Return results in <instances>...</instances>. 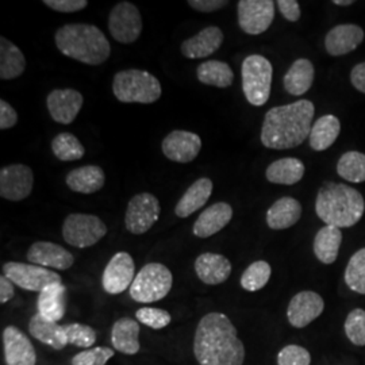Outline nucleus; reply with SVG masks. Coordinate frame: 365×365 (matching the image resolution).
Returning a JSON list of instances; mask_svg holds the SVG:
<instances>
[{"label": "nucleus", "instance_id": "1", "mask_svg": "<svg viewBox=\"0 0 365 365\" xmlns=\"http://www.w3.org/2000/svg\"><path fill=\"white\" fill-rule=\"evenodd\" d=\"M194 354L200 365H242L245 346L225 314L210 313L196 327Z\"/></svg>", "mask_w": 365, "mask_h": 365}, {"label": "nucleus", "instance_id": "2", "mask_svg": "<svg viewBox=\"0 0 365 365\" xmlns=\"http://www.w3.org/2000/svg\"><path fill=\"white\" fill-rule=\"evenodd\" d=\"M315 107L310 101L277 106L264 118L261 143L268 149H291L299 146L310 137Z\"/></svg>", "mask_w": 365, "mask_h": 365}, {"label": "nucleus", "instance_id": "3", "mask_svg": "<svg viewBox=\"0 0 365 365\" xmlns=\"http://www.w3.org/2000/svg\"><path fill=\"white\" fill-rule=\"evenodd\" d=\"M56 46L66 57L87 66H101L108 60L111 45L99 27L69 24L56 31Z\"/></svg>", "mask_w": 365, "mask_h": 365}, {"label": "nucleus", "instance_id": "4", "mask_svg": "<svg viewBox=\"0 0 365 365\" xmlns=\"http://www.w3.org/2000/svg\"><path fill=\"white\" fill-rule=\"evenodd\" d=\"M315 211L329 226L352 227L364 215V197L349 185L325 182L318 191Z\"/></svg>", "mask_w": 365, "mask_h": 365}, {"label": "nucleus", "instance_id": "5", "mask_svg": "<svg viewBox=\"0 0 365 365\" xmlns=\"http://www.w3.org/2000/svg\"><path fill=\"white\" fill-rule=\"evenodd\" d=\"M114 96L122 103L152 105L161 98V84L158 78L148 71L126 69L120 71L113 80Z\"/></svg>", "mask_w": 365, "mask_h": 365}, {"label": "nucleus", "instance_id": "6", "mask_svg": "<svg viewBox=\"0 0 365 365\" xmlns=\"http://www.w3.org/2000/svg\"><path fill=\"white\" fill-rule=\"evenodd\" d=\"M242 75V91L252 106L265 105L271 95L274 68L264 56L252 54L248 56L241 68Z\"/></svg>", "mask_w": 365, "mask_h": 365}, {"label": "nucleus", "instance_id": "7", "mask_svg": "<svg viewBox=\"0 0 365 365\" xmlns=\"http://www.w3.org/2000/svg\"><path fill=\"white\" fill-rule=\"evenodd\" d=\"M173 284L172 272L164 264L150 262L135 274L131 284V299L138 303H153L164 299L170 294Z\"/></svg>", "mask_w": 365, "mask_h": 365}, {"label": "nucleus", "instance_id": "8", "mask_svg": "<svg viewBox=\"0 0 365 365\" xmlns=\"http://www.w3.org/2000/svg\"><path fill=\"white\" fill-rule=\"evenodd\" d=\"M107 235V226L92 214H69L63 225V238L75 248H90Z\"/></svg>", "mask_w": 365, "mask_h": 365}, {"label": "nucleus", "instance_id": "9", "mask_svg": "<svg viewBox=\"0 0 365 365\" xmlns=\"http://www.w3.org/2000/svg\"><path fill=\"white\" fill-rule=\"evenodd\" d=\"M3 276L11 280L18 287L27 291H34L38 294L48 286L61 283L60 274L53 272L48 268L16 261H10L3 265Z\"/></svg>", "mask_w": 365, "mask_h": 365}, {"label": "nucleus", "instance_id": "10", "mask_svg": "<svg viewBox=\"0 0 365 365\" xmlns=\"http://www.w3.org/2000/svg\"><path fill=\"white\" fill-rule=\"evenodd\" d=\"M108 30L119 43L129 45L143 33V16L137 6L130 1H119L108 16Z\"/></svg>", "mask_w": 365, "mask_h": 365}, {"label": "nucleus", "instance_id": "11", "mask_svg": "<svg viewBox=\"0 0 365 365\" xmlns=\"http://www.w3.org/2000/svg\"><path fill=\"white\" fill-rule=\"evenodd\" d=\"M161 206L156 196L141 192L133 196L125 214V226L131 235H145L158 221Z\"/></svg>", "mask_w": 365, "mask_h": 365}, {"label": "nucleus", "instance_id": "12", "mask_svg": "<svg viewBox=\"0 0 365 365\" xmlns=\"http://www.w3.org/2000/svg\"><path fill=\"white\" fill-rule=\"evenodd\" d=\"M238 25L249 36H259L272 25L274 1L272 0H240L237 4Z\"/></svg>", "mask_w": 365, "mask_h": 365}, {"label": "nucleus", "instance_id": "13", "mask_svg": "<svg viewBox=\"0 0 365 365\" xmlns=\"http://www.w3.org/2000/svg\"><path fill=\"white\" fill-rule=\"evenodd\" d=\"M34 175L30 167L13 164L0 170V196L6 200L21 202L31 194Z\"/></svg>", "mask_w": 365, "mask_h": 365}, {"label": "nucleus", "instance_id": "14", "mask_svg": "<svg viewBox=\"0 0 365 365\" xmlns=\"http://www.w3.org/2000/svg\"><path fill=\"white\" fill-rule=\"evenodd\" d=\"M134 260L128 252H118L108 261L102 276V286L107 294L118 295L125 292L135 279Z\"/></svg>", "mask_w": 365, "mask_h": 365}, {"label": "nucleus", "instance_id": "15", "mask_svg": "<svg viewBox=\"0 0 365 365\" xmlns=\"http://www.w3.org/2000/svg\"><path fill=\"white\" fill-rule=\"evenodd\" d=\"M161 149L170 161L188 164L200 153L202 140L192 131L173 130L163 140Z\"/></svg>", "mask_w": 365, "mask_h": 365}, {"label": "nucleus", "instance_id": "16", "mask_svg": "<svg viewBox=\"0 0 365 365\" xmlns=\"http://www.w3.org/2000/svg\"><path fill=\"white\" fill-rule=\"evenodd\" d=\"M324 309L325 302L319 294L314 291H302L288 304V322L294 327L303 329L324 313Z\"/></svg>", "mask_w": 365, "mask_h": 365}, {"label": "nucleus", "instance_id": "17", "mask_svg": "<svg viewBox=\"0 0 365 365\" xmlns=\"http://www.w3.org/2000/svg\"><path fill=\"white\" fill-rule=\"evenodd\" d=\"M84 103V98L73 88L53 90L46 99V107L53 120L60 125H71Z\"/></svg>", "mask_w": 365, "mask_h": 365}, {"label": "nucleus", "instance_id": "18", "mask_svg": "<svg viewBox=\"0 0 365 365\" xmlns=\"http://www.w3.org/2000/svg\"><path fill=\"white\" fill-rule=\"evenodd\" d=\"M4 360L7 365H36L37 354L26 334L16 327L3 330Z\"/></svg>", "mask_w": 365, "mask_h": 365}, {"label": "nucleus", "instance_id": "19", "mask_svg": "<svg viewBox=\"0 0 365 365\" xmlns=\"http://www.w3.org/2000/svg\"><path fill=\"white\" fill-rule=\"evenodd\" d=\"M27 260L34 265H39L43 268H54L60 271L69 269L75 259L71 252L66 248L48 242V241H38L34 242L30 249L27 250Z\"/></svg>", "mask_w": 365, "mask_h": 365}, {"label": "nucleus", "instance_id": "20", "mask_svg": "<svg viewBox=\"0 0 365 365\" xmlns=\"http://www.w3.org/2000/svg\"><path fill=\"white\" fill-rule=\"evenodd\" d=\"M223 43V33L218 26L205 27L196 36L187 38L182 43L180 51L184 57L196 60L206 58L217 52Z\"/></svg>", "mask_w": 365, "mask_h": 365}, {"label": "nucleus", "instance_id": "21", "mask_svg": "<svg viewBox=\"0 0 365 365\" xmlns=\"http://www.w3.org/2000/svg\"><path fill=\"white\" fill-rule=\"evenodd\" d=\"M233 218V207L226 202H218L205 210L196 220L192 233L199 238H209L220 233Z\"/></svg>", "mask_w": 365, "mask_h": 365}, {"label": "nucleus", "instance_id": "22", "mask_svg": "<svg viewBox=\"0 0 365 365\" xmlns=\"http://www.w3.org/2000/svg\"><path fill=\"white\" fill-rule=\"evenodd\" d=\"M195 272L205 284L217 286L230 277L232 264L218 253H203L195 260Z\"/></svg>", "mask_w": 365, "mask_h": 365}, {"label": "nucleus", "instance_id": "23", "mask_svg": "<svg viewBox=\"0 0 365 365\" xmlns=\"http://www.w3.org/2000/svg\"><path fill=\"white\" fill-rule=\"evenodd\" d=\"M364 41V30L357 25H339L327 34L325 48L330 56L353 52Z\"/></svg>", "mask_w": 365, "mask_h": 365}, {"label": "nucleus", "instance_id": "24", "mask_svg": "<svg viewBox=\"0 0 365 365\" xmlns=\"http://www.w3.org/2000/svg\"><path fill=\"white\" fill-rule=\"evenodd\" d=\"M66 182L71 191L90 195L103 188L106 175L103 170L98 165H84L71 170L66 175Z\"/></svg>", "mask_w": 365, "mask_h": 365}, {"label": "nucleus", "instance_id": "25", "mask_svg": "<svg viewBox=\"0 0 365 365\" xmlns=\"http://www.w3.org/2000/svg\"><path fill=\"white\" fill-rule=\"evenodd\" d=\"M212 187L214 185L209 178L197 179L179 199L175 207V214L179 218H187L197 210L202 209L212 194Z\"/></svg>", "mask_w": 365, "mask_h": 365}, {"label": "nucleus", "instance_id": "26", "mask_svg": "<svg viewBox=\"0 0 365 365\" xmlns=\"http://www.w3.org/2000/svg\"><path fill=\"white\" fill-rule=\"evenodd\" d=\"M302 217V205L291 196L280 197L267 211V225L274 230L294 226Z\"/></svg>", "mask_w": 365, "mask_h": 365}, {"label": "nucleus", "instance_id": "27", "mask_svg": "<svg viewBox=\"0 0 365 365\" xmlns=\"http://www.w3.org/2000/svg\"><path fill=\"white\" fill-rule=\"evenodd\" d=\"M29 331L34 339L49 345L54 351H61L68 345L64 327L43 318L38 313L30 319Z\"/></svg>", "mask_w": 365, "mask_h": 365}, {"label": "nucleus", "instance_id": "28", "mask_svg": "<svg viewBox=\"0 0 365 365\" xmlns=\"http://www.w3.org/2000/svg\"><path fill=\"white\" fill-rule=\"evenodd\" d=\"M37 309L39 315L49 321H60L66 310V287L63 283H56L43 288L38 294Z\"/></svg>", "mask_w": 365, "mask_h": 365}, {"label": "nucleus", "instance_id": "29", "mask_svg": "<svg viewBox=\"0 0 365 365\" xmlns=\"http://www.w3.org/2000/svg\"><path fill=\"white\" fill-rule=\"evenodd\" d=\"M140 325L133 318H120L114 324L111 330V344L118 352L135 354L140 352Z\"/></svg>", "mask_w": 365, "mask_h": 365}, {"label": "nucleus", "instance_id": "30", "mask_svg": "<svg viewBox=\"0 0 365 365\" xmlns=\"http://www.w3.org/2000/svg\"><path fill=\"white\" fill-rule=\"evenodd\" d=\"M304 164L299 158L286 157L274 161L265 172V178L269 182L294 185L302 180L304 176Z\"/></svg>", "mask_w": 365, "mask_h": 365}, {"label": "nucleus", "instance_id": "31", "mask_svg": "<svg viewBox=\"0 0 365 365\" xmlns=\"http://www.w3.org/2000/svg\"><path fill=\"white\" fill-rule=\"evenodd\" d=\"M314 71L313 63L307 58H299L294 61L284 76L283 84L288 93L294 96H300L309 91L313 86Z\"/></svg>", "mask_w": 365, "mask_h": 365}, {"label": "nucleus", "instance_id": "32", "mask_svg": "<svg viewBox=\"0 0 365 365\" xmlns=\"http://www.w3.org/2000/svg\"><path fill=\"white\" fill-rule=\"evenodd\" d=\"M26 69V58L21 49L11 41L0 38V78L13 80L19 78Z\"/></svg>", "mask_w": 365, "mask_h": 365}, {"label": "nucleus", "instance_id": "33", "mask_svg": "<svg viewBox=\"0 0 365 365\" xmlns=\"http://www.w3.org/2000/svg\"><path fill=\"white\" fill-rule=\"evenodd\" d=\"M341 242H342V233L339 227L327 225L317 233L314 238L315 257L327 265L333 264L339 257Z\"/></svg>", "mask_w": 365, "mask_h": 365}, {"label": "nucleus", "instance_id": "34", "mask_svg": "<svg viewBox=\"0 0 365 365\" xmlns=\"http://www.w3.org/2000/svg\"><path fill=\"white\" fill-rule=\"evenodd\" d=\"M341 131L339 119L331 114L319 118L310 131V146L317 152L327 150L336 143Z\"/></svg>", "mask_w": 365, "mask_h": 365}, {"label": "nucleus", "instance_id": "35", "mask_svg": "<svg viewBox=\"0 0 365 365\" xmlns=\"http://www.w3.org/2000/svg\"><path fill=\"white\" fill-rule=\"evenodd\" d=\"M196 78L202 84L227 88L235 81V73L229 64L218 60H210L197 66Z\"/></svg>", "mask_w": 365, "mask_h": 365}, {"label": "nucleus", "instance_id": "36", "mask_svg": "<svg viewBox=\"0 0 365 365\" xmlns=\"http://www.w3.org/2000/svg\"><path fill=\"white\" fill-rule=\"evenodd\" d=\"M52 152L60 161H76L86 155L83 144L71 133H60L53 138Z\"/></svg>", "mask_w": 365, "mask_h": 365}, {"label": "nucleus", "instance_id": "37", "mask_svg": "<svg viewBox=\"0 0 365 365\" xmlns=\"http://www.w3.org/2000/svg\"><path fill=\"white\" fill-rule=\"evenodd\" d=\"M339 176L348 182H365V155L360 152H346L339 157L337 164Z\"/></svg>", "mask_w": 365, "mask_h": 365}, {"label": "nucleus", "instance_id": "38", "mask_svg": "<svg viewBox=\"0 0 365 365\" xmlns=\"http://www.w3.org/2000/svg\"><path fill=\"white\" fill-rule=\"evenodd\" d=\"M271 274L272 269L267 261H256L250 264L241 276V286L249 292L260 291L269 282Z\"/></svg>", "mask_w": 365, "mask_h": 365}, {"label": "nucleus", "instance_id": "39", "mask_svg": "<svg viewBox=\"0 0 365 365\" xmlns=\"http://www.w3.org/2000/svg\"><path fill=\"white\" fill-rule=\"evenodd\" d=\"M345 283L354 292L365 295V248L351 257L345 269Z\"/></svg>", "mask_w": 365, "mask_h": 365}, {"label": "nucleus", "instance_id": "40", "mask_svg": "<svg viewBox=\"0 0 365 365\" xmlns=\"http://www.w3.org/2000/svg\"><path fill=\"white\" fill-rule=\"evenodd\" d=\"M345 333L351 342L357 346L365 345V310L354 309L345 321Z\"/></svg>", "mask_w": 365, "mask_h": 365}, {"label": "nucleus", "instance_id": "41", "mask_svg": "<svg viewBox=\"0 0 365 365\" xmlns=\"http://www.w3.org/2000/svg\"><path fill=\"white\" fill-rule=\"evenodd\" d=\"M68 344L78 348H91L96 342V331L91 327L81 324L64 325Z\"/></svg>", "mask_w": 365, "mask_h": 365}, {"label": "nucleus", "instance_id": "42", "mask_svg": "<svg viewBox=\"0 0 365 365\" xmlns=\"http://www.w3.org/2000/svg\"><path fill=\"white\" fill-rule=\"evenodd\" d=\"M135 318L138 322L144 324L146 327H152L155 330H160L168 327L170 324V314L163 309L155 307H143L137 310Z\"/></svg>", "mask_w": 365, "mask_h": 365}, {"label": "nucleus", "instance_id": "43", "mask_svg": "<svg viewBox=\"0 0 365 365\" xmlns=\"http://www.w3.org/2000/svg\"><path fill=\"white\" fill-rule=\"evenodd\" d=\"M114 356V351L107 346H98L78 353L72 359V365H106Z\"/></svg>", "mask_w": 365, "mask_h": 365}, {"label": "nucleus", "instance_id": "44", "mask_svg": "<svg viewBox=\"0 0 365 365\" xmlns=\"http://www.w3.org/2000/svg\"><path fill=\"white\" fill-rule=\"evenodd\" d=\"M312 356L299 345H287L277 354V365H310Z\"/></svg>", "mask_w": 365, "mask_h": 365}, {"label": "nucleus", "instance_id": "45", "mask_svg": "<svg viewBox=\"0 0 365 365\" xmlns=\"http://www.w3.org/2000/svg\"><path fill=\"white\" fill-rule=\"evenodd\" d=\"M43 4L58 13H78L88 6L87 0H43Z\"/></svg>", "mask_w": 365, "mask_h": 365}, {"label": "nucleus", "instance_id": "46", "mask_svg": "<svg viewBox=\"0 0 365 365\" xmlns=\"http://www.w3.org/2000/svg\"><path fill=\"white\" fill-rule=\"evenodd\" d=\"M18 122V114L13 106L6 101H0V129L7 130L11 129Z\"/></svg>", "mask_w": 365, "mask_h": 365}, {"label": "nucleus", "instance_id": "47", "mask_svg": "<svg viewBox=\"0 0 365 365\" xmlns=\"http://www.w3.org/2000/svg\"><path fill=\"white\" fill-rule=\"evenodd\" d=\"M226 0H190L188 6L199 13H214L227 6Z\"/></svg>", "mask_w": 365, "mask_h": 365}, {"label": "nucleus", "instance_id": "48", "mask_svg": "<svg viewBox=\"0 0 365 365\" xmlns=\"http://www.w3.org/2000/svg\"><path fill=\"white\" fill-rule=\"evenodd\" d=\"M277 9L282 15L289 21L297 22L300 18L299 3L297 0H277Z\"/></svg>", "mask_w": 365, "mask_h": 365}, {"label": "nucleus", "instance_id": "49", "mask_svg": "<svg viewBox=\"0 0 365 365\" xmlns=\"http://www.w3.org/2000/svg\"><path fill=\"white\" fill-rule=\"evenodd\" d=\"M351 81L356 90L365 93V61L353 68L351 72Z\"/></svg>", "mask_w": 365, "mask_h": 365}, {"label": "nucleus", "instance_id": "50", "mask_svg": "<svg viewBox=\"0 0 365 365\" xmlns=\"http://www.w3.org/2000/svg\"><path fill=\"white\" fill-rule=\"evenodd\" d=\"M15 295V288L11 280H9L6 276L0 277V303L4 304L9 300H11Z\"/></svg>", "mask_w": 365, "mask_h": 365}, {"label": "nucleus", "instance_id": "51", "mask_svg": "<svg viewBox=\"0 0 365 365\" xmlns=\"http://www.w3.org/2000/svg\"><path fill=\"white\" fill-rule=\"evenodd\" d=\"M333 3L337 6H352L354 1L353 0H334Z\"/></svg>", "mask_w": 365, "mask_h": 365}]
</instances>
